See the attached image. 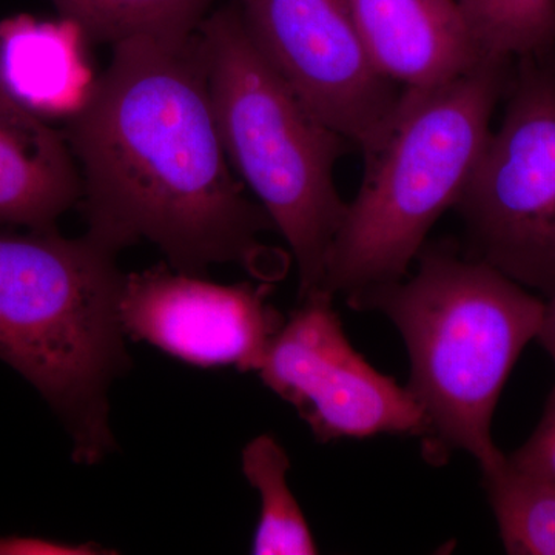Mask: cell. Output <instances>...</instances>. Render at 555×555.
Returning a JSON list of instances; mask_svg holds the SVG:
<instances>
[{
    "instance_id": "obj_2",
    "label": "cell",
    "mask_w": 555,
    "mask_h": 555,
    "mask_svg": "<svg viewBox=\"0 0 555 555\" xmlns=\"http://www.w3.org/2000/svg\"><path fill=\"white\" fill-rule=\"evenodd\" d=\"M416 259L414 275L350 295L347 305L383 313L403 337L427 462L443 465L463 451L488 473L506 460L491 433L500 393L537 337L545 301L481 259L444 250Z\"/></svg>"
},
{
    "instance_id": "obj_7",
    "label": "cell",
    "mask_w": 555,
    "mask_h": 555,
    "mask_svg": "<svg viewBox=\"0 0 555 555\" xmlns=\"http://www.w3.org/2000/svg\"><path fill=\"white\" fill-rule=\"evenodd\" d=\"M332 301L324 291L301 299L270 343L259 377L323 443L379 434L422 438L418 401L353 349Z\"/></svg>"
},
{
    "instance_id": "obj_5",
    "label": "cell",
    "mask_w": 555,
    "mask_h": 555,
    "mask_svg": "<svg viewBox=\"0 0 555 555\" xmlns=\"http://www.w3.org/2000/svg\"><path fill=\"white\" fill-rule=\"evenodd\" d=\"M198 36L230 166L286 240L299 299L309 297L323 291L328 251L345 218L335 167L350 142L264 60L232 3L210 11Z\"/></svg>"
},
{
    "instance_id": "obj_20",
    "label": "cell",
    "mask_w": 555,
    "mask_h": 555,
    "mask_svg": "<svg viewBox=\"0 0 555 555\" xmlns=\"http://www.w3.org/2000/svg\"><path fill=\"white\" fill-rule=\"evenodd\" d=\"M545 414L555 416V386L553 393H551L550 400H547Z\"/></svg>"
},
{
    "instance_id": "obj_8",
    "label": "cell",
    "mask_w": 555,
    "mask_h": 555,
    "mask_svg": "<svg viewBox=\"0 0 555 555\" xmlns=\"http://www.w3.org/2000/svg\"><path fill=\"white\" fill-rule=\"evenodd\" d=\"M248 38L299 100L361 147L401 91L372 64L350 0H229Z\"/></svg>"
},
{
    "instance_id": "obj_9",
    "label": "cell",
    "mask_w": 555,
    "mask_h": 555,
    "mask_svg": "<svg viewBox=\"0 0 555 555\" xmlns=\"http://www.w3.org/2000/svg\"><path fill=\"white\" fill-rule=\"evenodd\" d=\"M270 295L268 281L224 286L159 264L126 275L119 321L126 337L192 366L258 372L286 320Z\"/></svg>"
},
{
    "instance_id": "obj_18",
    "label": "cell",
    "mask_w": 555,
    "mask_h": 555,
    "mask_svg": "<svg viewBox=\"0 0 555 555\" xmlns=\"http://www.w3.org/2000/svg\"><path fill=\"white\" fill-rule=\"evenodd\" d=\"M0 554H46V555H90L108 554L96 545H68L39 537H3L0 539Z\"/></svg>"
},
{
    "instance_id": "obj_13",
    "label": "cell",
    "mask_w": 555,
    "mask_h": 555,
    "mask_svg": "<svg viewBox=\"0 0 555 555\" xmlns=\"http://www.w3.org/2000/svg\"><path fill=\"white\" fill-rule=\"evenodd\" d=\"M291 460L273 436L248 441L243 451V473L257 489L261 511L255 531L251 554L313 555L315 539L308 520L287 483Z\"/></svg>"
},
{
    "instance_id": "obj_3",
    "label": "cell",
    "mask_w": 555,
    "mask_h": 555,
    "mask_svg": "<svg viewBox=\"0 0 555 555\" xmlns=\"http://www.w3.org/2000/svg\"><path fill=\"white\" fill-rule=\"evenodd\" d=\"M511 64L488 57L447 86L401 90L360 147L363 179L328 251L324 292L347 298L408 275L427 233L473 177Z\"/></svg>"
},
{
    "instance_id": "obj_10",
    "label": "cell",
    "mask_w": 555,
    "mask_h": 555,
    "mask_svg": "<svg viewBox=\"0 0 555 555\" xmlns=\"http://www.w3.org/2000/svg\"><path fill=\"white\" fill-rule=\"evenodd\" d=\"M374 67L403 89H436L488 60L456 0H350Z\"/></svg>"
},
{
    "instance_id": "obj_4",
    "label": "cell",
    "mask_w": 555,
    "mask_h": 555,
    "mask_svg": "<svg viewBox=\"0 0 555 555\" xmlns=\"http://www.w3.org/2000/svg\"><path fill=\"white\" fill-rule=\"evenodd\" d=\"M116 255L89 233L0 232V360L60 415L83 465L115 448L108 390L130 364Z\"/></svg>"
},
{
    "instance_id": "obj_19",
    "label": "cell",
    "mask_w": 555,
    "mask_h": 555,
    "mask_svg": "<svg viewBox=\"0 0 555 555\" xmlns=\"http://www.w3.org/2000/svg\"><path fill=\"white\" fill-rule=\"evenodd\" d=\"M537 341L540 343L555 364V292L545 301V310H543L542 324L537 332Z\"/></svg>"
},
{
    "instance_id": "obj_12",
    "label": "cell",
    "mask_w": 555,
    "mask_h": 555,
    "mask_svg": "<svg viewBox=\"0 0 555 555\" xmlns=\"http://www.w3.org/2000/svg\"><path fill=\"white\" fill-rule=\"evenodd\" d=\"M80 193L78 164L64 131L0 91V222L56 228Z\"/></svg>"
},
{
    "instance_id": "obj_6",
    "label": "cell",
    "mask_w": 555,
    "mask_h": 555,
    "mask_svg": "<svg viewBox=\"0 0 555 555\" xmlns=\"http://www.w3.org/2000/svg\"><path fill=\"white\" fill-rule=\"evenodd\" d=\"M525 57L456 210L474 258L546 297L555 292V60Z\"/></svg>"
},
{
    "instance_id": "obj_15",
    "label": "cell",
    "mask_w": 555,
    "mask_h": 555,
    "mask_svg": "<svg viewBox=\"0 0 555 555\" xmlns=\"http://www.w3.org/2000/svg\"><path fill=\"white\" fill-rule=\"evenodd\" d=\"M481 474L506 553L555 555V481L524 476L506 460Z\"/></svg>"
},
{
    "instance_id": "obj_16",
    "label": "cell",
    "mask_w": 555,
    "mask_h": 555,
    "mask_svg": "<svg viewBox=\"0 0 555 555\" xmlns=\"http://www.w3.org/2000/svg\"><path fill=\"white\" fill-rule=\"evenodd\" d=\"M489 56L525 60L555 50V0H456Z\"/></svg>"
},
{
    "instance_id": "obj_11",
    "label": "cell",
    "mask_w": 555,
    "mask_h": 555,
    "mask_svg": "<svg viewBox=\"0 0 555 555\" xmlns=\"http://www.w3.org/2000/svg\"><path fill=\"white\" fill-rule=\"evenodd\" d=\"M89 42L80 25L67 17H7L0 22V91L40 119L73 118L98 79Z\"/></svg>"
},
{
    "instance_id": "obj_17",
    "label": "cell",
    "mask_w": 555,
    "mask_h": 555,
    "mask_svg": "<svg viewBox=\"0 0 555 555\" xmlns=\"http://www.w3.org/2000/svg\"><path fill=\"white\" fill-rule=\"evenodd\" d=\"M506 462L524 476L555 481V416L543 415L532 437Z\"/></svg>"
},
{
    "instance_id": "obj_14",
    "label": "cell",
    "mask_w": 555,
    "mask_h": 555,
    "mask_svg": "<svg viewBox=\"0 0 555 555\" xmlns=\"http://www.w3.org/2000/svg\"><path fill=\"white\" fill-rule=\"evenodd\" d=\"M215 0H53L98 43L137 38H185L198 31Z\"/></svg>"
},
{
    "instance_id": "obj_1",
    "label": "cell",
    "mask_w": 555,
    "mask_h": 555,
    "mask_svg": "<svg viewBox=\"0 0 555 555\" xmlns=\"http://www.w3.org/2000/svg\"><path fill=\"white\" fill-rule=\"evenodd\" d=\"M64 133L94 240L115 251L149 241L190 275L215 264L268 283L286 273L287 255L261 243L272 219L225 155L198 31L113 46Z\"/></svg>"
}]
</instances>
